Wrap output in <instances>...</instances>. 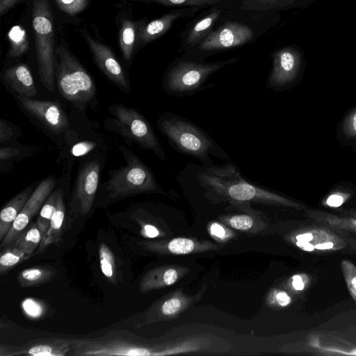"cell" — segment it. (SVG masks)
Returning <instances> with one entry per match:
<instances>
[{
  "label": "cell",
  "mask_w": 356,
  "mask_h": 356,
  "mask_svg": "<svg viewBox=\"0 0 356 356\" xmlns=\"http://www.w3.org/2000/svg\"><path fill=\"white\" fill-rule=\"evenodd\" d=\"M281 18L280 13L255 12L227 6L204 42L182 54L205 60L216 54L252 44L275 27Z\"/></svg>",
  "instance_id": "6da1fadb"
},
{
  "label": "cell",
  "mask_w": 356,
  "mask_h": 356,
  "mask_svg": "<svg viewBox=\"0 0 356 356\" xmlns=\"http://www.w3.org/2000/svg\"><path fill=\"white\" fill-rule=\"evenodd\" d=\"M197 183L207 192L231 203L256 202L282 206L297 210L305 205L246 180L238 167L230 161L225 164L202 166L197 175Z\"/></svg>",
  "instance_id": "7a4b0ae2"
},
{
  "label": "cell",
  "mask_w": 356,
  "mask_h": 356,
  "mask_svg": "<svg viewBox=\"0 0 356 356\" xmlns=\"http://www.w3.org/2000/svg\"><path fill=\"white\" fill-rule=\"evenodd\" d=\"M156 124L172 147L197 159L204 166L214 164L211 156L231 161L227 152L207 132L179 115L165 112L158 118Z\"/></svg>",
  "instance_id": "3957f363"
},
{
  "label": "cell",
  "mask_w": 356,
  "mask_h": 356,
  "mask_svg": "<svg viewBox=\"0 0 356 356\" xmlns=\"http://www.w3.org/2000/svg\"><path fill=\"white\" fill-rule=\"evenodd\" d=\"M125 163L110 170L108 179L99 186L106 202H112L143 193L169 195L159 185L151 169L124 145H120Z\"/></svg>",
  "instance_id": "277c9868"
},
{
  "label": "cell",
  "mask_w": 356,
  "mask_h": 356,
  "mask_svg": "<svg viewBox=\"0 0 356 356\" xmlns=\"http://www.w3.org/2000/svg\"><path fill=\"white\" fill-rule=\"evenodd\" d=\"M54 73L60 95L73 106L83 111L95 102L97 88L94 80L68 45L63 42L56 46Z\"/></svg>",
  "instance_id": "5b68a950"
},
{
  "label": "cell",
  "mask_w": 356,
  "mask_h": 356,
  "mask_svg": "<svg viewBox=\"0 0 356 356\" xmlns=\"http://www.w3.org/2000/svg\"><path fill=\"white\" fill-rule=\"evenodd\" d=\"M238 60L239 58H229L206 62L182 54L173 60L165 69L162 79L163 88L166 93L175 97L192 95L202 90L207 81L214 73Z\"/></svg>",
  "instance_id": "8992f818"
},
{
  "label": "cell",
  "mask_w": 356,
  "mask_h": 356,
  "mask_svg": "<svg viewBox=\"0 0 356 356\" xmlns=\"http://www.w3.org/2000/svg\"><path fill=\"white\" fill-rule=\"evenodd\" d=\"M111 118L104 125L107 130L120 136L131 147L136 144L140 148L152 152L165 161V154L149 122L134 108L122 104H113L108 108Z\"/></svg>",
  "instance_id": "52a82bcc"
},
{
  "label": "cell",
  "mask_w": 356,
  "mask_h": 356,
  "mask_svg": "<svg viewBox=\"0 0 356 356\" xmlns=\"http://www.w3.org/2000/svg\"><path fill=\"white\" fill-rule=\"evenodd\" d=\"M31 19L40 80L48 91L54 92L56 47L54 15L49 0H33Z\"/></svg>",
  "instance_id": "ba28073f"
},
{
  "label": "cell",
  "mask_w": 356,
  "mask_h": 356,
  "mask_svg": "<svg viewBox=\"0 0 356 356\" xmlns=\"http://www.w3.org/2000/svg\"><path fill=\"white\" fill-rule=\"evenodd\" d=\"M270 56L273 64L266 81V88L280 92L291 87L304 69V51L300 46L291 44L275 49Z\"/></svg>",
  "instance_id": "9c48e42d"
},
{
  "label": "cell",
  "mask_w": 356,
  "mask_h": 356,
  "mask_svg": "<svg viewBox=\"0 0 356 356\" xmlns=\"http://www.w3.org/2000/svg\"><path fill=\"white\" fill-rule=\"evenodd\" d=\"M289 240L299 249L309 252H336L348 247L341 232L323 225L300 229L290 235Z\"/></svg>",
  "instance_id": "30bf717a"
},
{
  "label": "cell",
  "mask_w": 356,
  "mask_h": 356,
  "mask_svg": "<svg viewBox=\"0 0 356 356\" xmlns=\"http://www.w3.org/2000/svg\"><path fill=\"white\" fill-rule=\"evenodd\" d=\"M76 355H161V350L126 339L75 340Z\"/></svg>",
  "instance_id": "8fae6325"
},
{
  "label": "cell",
  "mask_w": 356,
  "mask_h": 356,
  "mask_svg": "<svg viewBox=\"0 0 356 356\" xmlns=\"http://www.w3.org/2000/svg\"><path fill=\"white\" fill-rule=\"evenodd\" d=\"M103 163L91 158L81 164L76 177L72 203L81 215L88 213L95 202Z\"/></svg>",
  "instance_id": "7c38bea8"
},
{
  "label": "cell",
  "mask_w": 356,
  "mask_h": 356,
  "mask_svg": "<svg viewBox=\"0 0 356 356\" xmlns=\"http://www.w3.org/2000/svg\"><path fill=\"white\" fill-rule=\"evenodd\" d=\"M79 31L90 50L94 63L100 71L122 92L129 94L131 87L129 79L112 49L107 44L95 39L85 29Z\"/></svg>",
  "instance_id": "4fadbf2b"
},
{
  "label": "cell",
  "mask_w": 356,
  "mask_h": 356,
  "mask_svg": "<svg viewBox=\"0 0 356 356\" xmlns=\"http://www.w3.org/2000/svg\"><path fill=\"white\" fill-rule=\"evenodd\" d=\"M16 99L29 116L53 135L59 136L70 128L69 120L58 102L38 100L19 95Z\"/></svg>",
  "instance_id": "5bb4252c"
},
{
  "label": "cell",
  "mask_w": 356,
  "mask_h": 356,
  "mask_svg": "<svg viewBox=\"0 0 356 356\" xmlns=\"http://www.w3.org/2000/svg\"><path fill=\"white\" fill-rule=\"evenodd\" d=\"M226 8V2L209 7L187 24L179 33V51L187 53L204 42Z\"/></svg>",
  "instance_id": "9a60e30c"
},
{
  "label": "cell",
  "mask_w": 356,
  "mask_h": 356,
  "mask_svg": "<svg viewBox=\"0 0 356 356\" xmlns=\"http://www.w3.org/2000/svg\"><path fill=\"white\" fill-rule=\"evenodd\" d=\"M56 182L55 178L50 176L37 186L8 232L1 241V248L10 245L28 227L32 218L40 211L44 202L52 193Z\"/></svg>",
  "instance_id": "2e32d148"
},
{
  "label": "cell",
  "mask_w": 356,
  "mask_h": 356,
  "mask_svg": "<svg viewBox=\"0 0 356 356\" xmlns=\"http://www.w3.org/2000/svg\"><path fill=\"white\" fill-rule=\"evenodd\" d=\"M204 291V289L200 291L195 296H187L180 290L169 294L147 311L143 325L177 318L190 305L197 301Z\"/></svg>",
  "instance_id": "e0dca14e"
},
{
  "label": "cell",
  "mask_w": 356,
  "mask_h": 356,
  "mask_svg": "<svg viewBox=\"0 0 356 356\" xmlns=\"http://www.w3.org/2000/svg\"><path fill=\"white\" fill-rule=\"evenodd\" d=\"M204 9L200 7L178 8L149 22L146 20L138 33V49L163 35L177 20L193 17Z\"/></svg>",
  "instance_id": "ac0fdd59"
},
{
  "label": "cell",
  "mask_w": 356,
  "mask_h": 356,
  "mask_svg": "<svg viewBox=\"0 0 356 356\" xmlns=\"http://www.w3.org/2000/svg\"><path fill=\"white\" fill-rule=\"evenodd\" d=\"M145 250L162 254L184 255L217 250L220 247L208 241L179 237L170 241H141Z\"/></svg>",
  "instance_id": "d6986e66"
},
{
  "label": "cell",
  "mask_w": 356,
  "mask_h": 356,
  "mask_svg": "<svg viewBox=\"0 0 356 356\" xmlns=\"http://www.w3.org/2000/svg\"><path fill=\"white\" fill-rule=\"evenodd\" d=\"M188 271L184 266H162L148 271L140 282V293H147L176 283Z\"/></svg>",
  "instance_id": "ffe728a7"
},
{
  "label": "cell",
  "mask_w": 356,
  "mask_h": 356,
  "mask_svg": "<svg viewBox=\"0 0 356 356\" xmlns=\"http://www.w3.org/2000/svg\"><path fill=\"white\" fill-rule=\"evenodd\" d=\"M3 81L17 95L33 98L37 88L28 65L18 63L6 68L1 75Z\"/></svg>",
  "instance_id": "44dd1931"
},
{
  "label": "cell",
  "mask_w": 356,
  "mask_h": 356,
  "mask_svg": "<svg viewBox=\"0 0 356 356\" xmlns=\"http://www.w3.org/2000/svg\"><path fill=\"white\" fill-rule=\"evenodd\" d=\"M316 0H227V6L255 12L280 13L305 8Z\"/></svg>",
  "instance_id": "7402d4cb"
},
{
  "label": "cell",
  "mask_w": 356,
  "mask_h": 356,
  "mask_svg": "<svg viewBox=\"0 0 356 356\" xmlns=\"http://www.w3.org/2000/svg\"><path fill=\"white\" fill-rule=\"evenodd\" d=\"M307 216L313 222L335 231L351 232L356 234V211L340 210L332 213L316 209H306Z\"/></svg>",
  "instance_id": "603a6c76"
},
{
  "label": "cell",
  "mask_w": 356,
  "mask_h": 356,
  "mask_svg": "<svg viewBox=\"0 0 356 356\" xmlns=\"http://www.w3.org/2000/svg\"><path fill=\"white\" fill-rule=\"evenodd\" d=\"M75 340L50 339L33 342L24 348L7 346L6 355L64 356L72 349Z\"/></svg>",
  "instance_id": "cb8c5ba5"
},
{
  "label": "cell",
  "mask_w": 356,
  "mask_h": 356,
  "mask_svg": "<svg viewBox=\"0 0 356 356\" xmlns=\"http://www.w3.org/2000/svg\"><path fill=\"white\" fill-rule=\"evenodd\" d=\"M35 188L32 186L26 187L14 196L2 209L0 213L1 241L8 232L14 221L22 210Z\"/></svg>",
  "instance_id": "d4e9b609"
},
{
  "label": "cell",
  "mask_w": 356,
  "mask_h": 356,
  "mask_svg": "<svg viewBox=\"0 0 356 356\" xmlns=\"http://www.w3.org/2000/svg\"><path fill=\"white\" fill-rule=\"evenodd\" d=\"M147 20L133 21L128 18L122 19L119 30V45L124 61L129 63L138 49V38L142 24Z\"/></svg>",
  "instance_id": "484cf974"
},
{
  "label": "cell",
  "mask_w": 356,
  "mask_h": 356,
  "mask_svg": "<svg viewBox=\"0 0 356 356\" xmlns=\"http://www.w3.org/2000/svg\"><path fill=\"white\" fill-rule=\"evenodd\" d=\"M65 211V206L63 201V191L62 189H59L56 210L52 216L49 227L42 237L41 243L34 254H40L44 252L50 245L60 242Z\"/></svg>",
  "instance_id": "4316f807"
},
{
  "label": "cell",
  "mask_w": 356,
  "mask_h": 356,
  "mask_svg": "<svg viewBox=\"0 0 356 356\" xmlns=\"http://www.w3.org/2000/svg\"><path fill=\"white\" fill-rule=\"evenodd\" d=\"M248 204L247 202L245 204L246 213L222 216L220 220L224 224L239 231L251 233L261 231L266 225L254 211L248 207Z\"/></svg>",
  "instance_id": "83f0119b"
},
{
  "label": "cell",
  "mask_w": 356,
  "mask_h": 356,
  "mask_svg": "<svg viewBox=\"0 0 356 356\" xmlns=\"http://www.w3.org/2000/svg\"><path fill=\"white\" fill-rule=\"evenodd\" d=\"M57 270L51 266H33L22 270L17 275V281L22 287L38 286L52 280Z\"/></svg>",
  "instance_id": "f1b7e54d"
},
{
  "label": "cell",
  "mask_w": 356,
  "mask_h": 356,
  "mask_svg": "<svg viewBox=\"0 0 356 356\" xmlns=\"http://www.w3.org/2000/svg\"><path fill=\"white\" fill-rule=\"evenodd\" d=\"M42 238V234L36 222H32L10 245L20 248L31 257L40 245Z\"/></svg>",
  "instance_id": "f546056e"
},
{
  "label": "cell",
  "mask_w": 356,
  "mask_h": 356,
  "mask_svg": "<svg viewBox=\"0 0 356 356\" xmlns=\"http://www.w3.org/2000/svg\"><path fill=\"white\" fill-rule=\"evenodd\" d=\"M59 189L52 191L42 206L36 220L38 227L43 237L47 232L56 207Z\"/></svg>",
  "instance_id": "4dcf8cb0"
},
{
  "label": "cell",
  "mask_w": 356,
  "mask_h": 356,
  "mask_svg": "<svg viewBox=\"0 0 356 356\" xmlns=\"http://www.w3.org/2000/svg\"><path fill=\"white\" fill-rule=\"evenodd\" d=\"M8 37L10 42L8 52L9 57L21 56L29 50V39L25 31L21 26H13L9 31Z\"/></svg>",
  "instance_id": "1f68e13d"
},
{
  "label": "cell",
  "mask_w": 356,
  "mask_h": 356,
  "mask_svg": "<svg viewBox=\"0 0 356 356\" xmlns=\"http://www.w3.org/2000/svg\"><path fill=\"white\" fill-rule=\"evenodd\" d=\"M31 256L13 245L7 246V248L1 253L0 273H6L17 264L27 260Z\"/></svg>",
  "instance_id": "d6a6232c"
},
{
  "label": "cell",
  "mask_w": 356,
  "mask_h": 356,
  "mask_svg": "<svg viewBox=\"0 0 356 356\" xmlns=\"http://www.w3.org/2000/svg\"><path fill=\"white\" fill-rule=\"evenodd\" d=\"M99 264L102 273L111 282H115L116 267L114 254L109 247L102 243L99 248Z\"/></svg>",
  "instance_id": "836d02e7"
},
{
  "label": "cell",
  "mask_w": 356,
  "mask_h": 356,
  "mask_svg": "<svg viewBox=\"0 0 356 356\" xmlns=\"http://www.w3.org/2000/svg\"><path fill=\"white\" fill-rule=\"evenodd\" d=\"M143 3H156L165 7L186 8L200 7L207 8L209 7L222 3L227 0H137Z\"/></svg>",
  "instance_id": "e575fe53"
},
{
  "label": "cell",
  "mask_w": 356,
  "mask_h": 356,
  "mask_svg": "<svg viewBox=\"0 0 356 356\" xmlns=\"http://www.w3.org/2000/svg\"><path fill=\"white\" fill-rule=\"evenodd\" d=\"M341 268L349 293L356 302V266L350 260L343 259Z\"/></svg>",
  "instance_id": "d590c367"
},
{
  "label": "cell",
  "mask_w": 356,
  "mask_h": 356,
  "mask_svg": "<svg viewBox=\"0 0 356 356\" xmlns=\"http://www.w3.org/2000/svg\"><path fill=\"white\" fill-rule=\"evenodd\" d=\"M57 7L69 15H76L89 5V0H54Z\"/></svg>",
  "instance_id": "8d00e7d4"
},
{
  "label": "cell",
  "mask_w": 356,
  "mask_h": 356,
  "mask_svg": "<svg viewBox=\"0 0 356 356\" xmlns=\"http://www.w3.org/2000/svg\"><path fill=\"white\" fill-rule=\"evenodd\" d=\"M352 192L346 190L337 189L328 194L322 201L325 207L338 208L346 202L351 197Z\"/></svg>",
  "instance_id": "74e56055"
},
{
  "label": "cell",
  "mask_w": 356,
  "mask_h": 356,
  "mask_svg": "<svg viewBox=\"0 0 356 356\" xmlns=\"http://www.w3.org/2000/svg\"><path fill=\"white\" fill-rule=\"evenodd\" d=\"M342 130L347 137L356 140V108L352 110L343 120Z\"/></svg>",
  "instance_id": "f35d334b"
},
{
  "label": "cell",
  "mask_w": 356,
  "mask_h": 356,
  "mask_svg": "<svg viewBox=\"0 0 356 356\" xmlns=\"http://www.w3.org/2000/svg\"><path fill=\"white\" fill-rule=\"evenodd\" d=\"M97 146L95 141L82 140L74 143L71 149V154L75 157H80L90 153Z\"/></svg>",
  "instance_id": "ab89813d"
},
{
  "label": "cell",
  "mask_w": 356,
  "mask_h": 356,
  "mask_svg": "<svg viewBox=\"0 0 356 356\" xmlns=\"http://www.w3.org/2000/svg\"><path fill=\"white\" fill-rule=\"evenodd\" d=\"M33 149L30 151H24L20 148L1 147L0 149V160L1 161L8 160H17L19 158H22L24 154L29 155V153H32Z\"/></svg>",
  "instance_id": "60d3db41"
},
{
  "label": "cell",
  "mask_w": 356,
  "mask_h": 356,
  "mask_svg": "<svg viewBox=\"0 0 356 356\" xmlns=\"http://www.w3.org/2000/svg\"><path fill=\"white\" fill-rule=\"evenodd\" d=\"M310 282V277L305 273H299L293 275L289 281V286L294 291H303Z\"/></svg>",
  "instance_id": "b9f144b4"
},
{
  "label": "cell",
  "mask_w": 356,
  "mask_h": 356,
  "mask_svg": "<svg viewBox=\"0 0 356 356\" xmlns=\"http://www.w3.org/2000/svg\"><path fill=\"white\" fill-rule=\"evenodd\" d=\"M17 127L11 124L7 120L1 119L0 120V142H4L17 136Z\"/></svg>",
  "instance_id": "7bdbcfd3"
},
{
  "label": "cell",
  "mask_w": 356,
  "mask_h": 356,
  "mask_svg": "<svg viewBox=\"0 0 356 356\" xmlns=\"http://www.w3.org/2000/svg\"><path fill=\"white\" fill-rule=\"evenodd\" d=\"M209 230L211 234L218 240L225 241L231 237L232 232L218 222L212 223Z\"/></svg>",
  "instance_id": "ee69618b"
},
{
  "label": "cell",
  "mask_w": 356,
  "mask_h": 356,
  "mask_svg": "<svg viewBox=\"0 0 356 356\" xmlns=\"http://www.w3.org/2000/svg\"><path fill=\"white\" fill-rule=\"evenodd\" d=\"M274 300L280 307H286L291 302V297L284 291H277L274 296Z\"/></svg>",
  "instance_id": "f6af8a7d"
},
{
  "label": "cell",
  "mask_w": 356,
  "mask_h": 356,
  "mask_svg": "<svg viewBox=\"0 0 356 356\" xmlns=\"http://www.w3.org/2000/svg\"><path fill=\"white\" fill-rule=\"evenodd\" d=\"M22 0H0V16L3 17Z\"/></svg>",
  "instance_id": "bcb514c9"
},
{
  "label": "cell",
  "mask_w": 356,
  "mask_h": 356,
  "mask_svg": "<svg viewBox=\"0 0 356 356\" xmlns=\"http://www.w3.org/2000/svg\"><path fill=\"white\" fill-rule=\"evenodd\" d=\"M341 232L343 234L348 244V247L346 250H349L350 252H351L356 254V240L352 237L348 236L344 232Z\"/></svg>",
  "instance_id": "7dc6e473"
}]
</instances>
